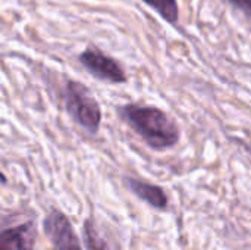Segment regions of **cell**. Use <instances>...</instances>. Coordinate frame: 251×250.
I'll use <instances>...</instances> for the list:
<instances>
[{
	"instance_id": "obj_1",
	"label": "cell",
	"mask_w": 251,
	"mask_h": 250,
	"mask_svg": "<svg viewBox=\"0 0 251 250\" xmlns=\"http://www.w3.org/2000/svg\"><path fill=\"white\" fill-rule=\"evenodd\" d=\"M116 112L153 150H166L179 141L178 124L156 106L126 103L118 106Z\"/></svg>"
},
{
	"instance_id": "obj_2",
	"label": "cell",
	"mask_w": 251,
	"mask_h": 250,
	"mask_svg": "<svg viewBox=\"0 0 251 250\" xmlns=\"http://www.w3.org/2000/svg\"><path fill=\"white\" fill-rule=\"evenodd\" d=\"M65 108L69 116L90 133H97L101 122V109L91 91L79 81L71 80L63 91Z\"/></svg>"
},
{
	"instance_id": "obj_3",
	"label": "cell",
	"mask_w": 251,
	"mask_h": 250,
	"mask_svg": "<svg viewBox=\"0 0 251 250\" xmlns=\"http://www.w3.org/2000/svg\"><path fill=\"white\" fill-rule=\"evenodd\" d=\"M81 65L96 78L113 84H122L126 83V74L121 63L110 57L109 55L103 53L97 47H88L78 56Z\"/></svg>"
},
{
	"instance_id": "obj_4",
	"label": "cell",
	"mask_w": 251,
	"mask_h": 250,
	"mask_svg": "<svg viewBox=\"0 0 251 250\" xmlns=\"http://www.w3.org/2000/svg\"><path fill=\"white\" fill-rule=\"evenodd\" d=\"M43 231L54 250H82L79 237L69 218L57 209H51L46 215Z\"/></svg>"
},
{
	"instance_id": "obj_5",
	"label": "cell",
	"mask_w": 251,
	"mask_h": 250,
	"mask_svg": "<svg viewBox=\"0 0 251 250\" xmlns=\"http://www.w3.org/2000/svg\"><path fill=\"white\" fill-rule=\"evenodd\" d=\"M37 225L32 221L4 228L0 234V250H34Z\"/></svg>"
},
{
	"instance_id": "obj_6",
	"label": "cell",
	"mask_w": 251,
	"mask_h": 250,
	"mask_svg": "<svg viewBox=\"0 0 251 250\" xmlns=\"http://www.w3.org/2000/svg\"><path fill=\"white\" fill-rule=\"evenodd\" d=\"M82 240L87 250H121V243L107 225L99 224L94 218L85 220L82 225Z\"/></svg>"
},
{
	"instance_id": "obj_7",
	"label": "cell",
	"mask_w": 251,
	"mask_h": 250,
	"mask_svg": "<svg viewBox=\"0 0 251 250\" xmlns=\"http://www.w3.org/2000/svg\"><path fill=\"white\" fill-rule=\"evenodd\" d=\"M125 183L128 186V189L143 202H146L147 205H150L151 208L157 209V211H166L168 208V196L165 193V190L156 184L143 181V180H137V178H131L126 177Z\"/></svg>"
},
{
	"instance_id": "obj_8",
	"label": "cell",
	"mask_w": 251,
	"mask_h": 250,
	"mask_svg": "<svg viewBox=\"0 0 251 250\" xmlns=\"http://www.w3.org/2000/svg\"><path fill=\"white\" fill-rule=\"evenodd\" d=\"M147 6L154 9L166 22L176 25L179 21V7L176 0H143Z\"/></svg>"
},
{
	"instance_id": "obj_9",
	"label": "cell",
	"mask_w": 251,
	"mask_h": 250,
	"mask_svg": "<svg viewBox=\"0 0 251 250\" xmlns=\"http://www.w3.org/2000/svg\"><path fill=\"white\" fill-rule=\"evenodd\" d=\"M232 6L244 12L246 15L251 16V0H228Z\"/></svg>"
}]
</instances>
